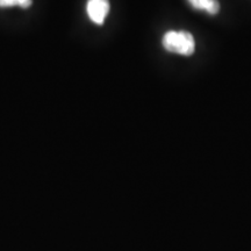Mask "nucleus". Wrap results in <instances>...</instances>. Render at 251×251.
<instances>
[{
    "label": "nucleus",
    "instance_id": "obj_1",
    "mask_svg": "<svg viewBox=\"0 0 251 251\" xmlns=\"http://www.w3.org/2000/svg\"><path fill=\"white\" fill-rule=\"evenodd\" d=\"M164 49L174 54L191 56L196 50V41L191 33L185 30H169L163 36Z\"/></svg>",
    "mask_w": 251,
    "mask_h": 251
},
{
    "label": "nucleus",
    "instance_id": "obj_2",
    "mask_svg": "<svg viewBox=\"0 0 251 251\" xmlns=\"http://www.w3.org/2000/svg\"><path fill=\"white\" fill-rule=\"evenodd\" d=\"M108 0H89L86 4V12L90 20L96 25H102L109 13Z\"/></svg>",
    "mask_w": 251,
    "mask_h": 251
},
{
    "label": "nucleus",
    "instance_id": "obj_3",
    "mask_svg": "<svg viewBox=\"0 0 251 251\" xmlns=\"http://www.w3.org/2000/svg\"><path fill=\"white\" fill-rule=\"evenodd\" d=\"M190 5L198 11H206L211 15H215L220 11L218 0H187Z\"/></svg>",
    "mask_w": 251,
    "mask_h": 251
},
{
    "label": "nucleus",
    "instance_id": "obj_4",
    "mask_svg": "<svg viewBox=\"0 0 251 251\" xmlns=\"http://www.w3.org/2000/svg\"><path fill=\"white\" fill-rule=\"evenodd\" d=\"M31 5V0H0V7H12V6H20L23 8H28Z\"/></svg>",
    "mask_w": 251,
    "mask_h": 251
}]
</instances>
